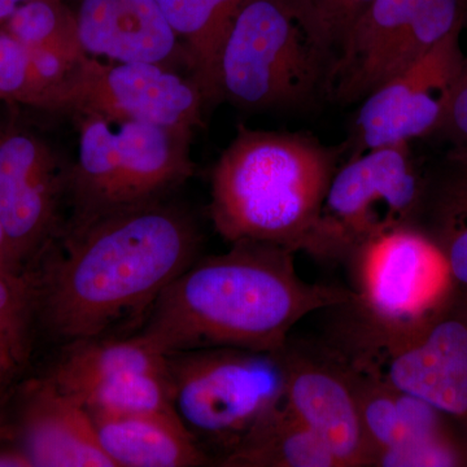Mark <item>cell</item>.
Wrapping results in <instances>:
<instances>
[{
	"label": "cell",
	"mask_w": 467,
	"mask_h": 467,
	"mask_svg": "<svg viewBox=\"0 0 467 467\" xmlns=\"http://www.w3.org/2000/svg\"><path fill=\"white\" fill-rule=\"evenodd\" d=\"M167 368V355L159 352L143 335L115 340L98 337L72 344L50 380L60 391L79 399L94 387L124 374Z\"/></svg>",
	"instance_id": "obj_21"
},
{
	"label": "cell",
	"mask_w": 467,
	"mask_h": 467,
	"mask_svg": "<svg viewBox=\"0 0 467 467\" xmlns=\"http://www.w3.org/2000/svg\"><path fill=\"white\" fill-rule=\"evenodd\" d=\"M26 285L12 272H0V358L3 364L23 352Z\"/></svg>",
	"instance_id": "obj_26"
},
{
	"label": "cell",
	"mask_w": 467,
	"mask_h": 467,
	"mask_svg": "<svg viewBox=\"0 0 467 467\" xmlns=\"http://www.w3.org/2000/svg\"><path fill=\"white\" fill-rule=\"evenodd\" d=\"M295 254L239 241L193 261L150 306L140 335L162 355L218 347L279 352L297 322L352 297L349 288L301 279Z\"/></svg>",
	"instance_id": "obj_1"
},
{
	"label": "cell",
	"mask_w": 467,
	"mask_h": 467,
	"mask_svg": "<svg viewBox=\"0 0 467 467\" xmlns=\"http://www.w3.org/2000/svg\"><path fill=\"white\" fill-rule=\"evenodd\" d=\"M462 291H463V292H465V295H466V296H467V290H462Z\"/></svg>",
	"instance_id": "obj_31"
},
{
	"label": "cell",
	"mask_w": 467,
	"mask_h": 467,
	"mask_svg": "<svg viewBox=\"0 0 467 467\" xmlns=\"http://www.w3.org/2000/svg\"><path fill=\"white\" fill-rule=\"evenodd\" d=\"M29 0H0V26L8 20V17L24 3Z\"/></svg>",
	"instance_id": "obj_29"
},
{
	"label": "cell",
	"mask_w": 467,
	"mask_h": 467,
	"mask_svg": "<svg viewBox=\"0 0 467 467\" xmlns=\"http://www.w3.org/2000/svg\"><path fill=\"white\" fill-rule=\"evenodd\" d=\"M304 16L330 52L331 61L344 33L371 0H297Z\"/></svg>",
	"instance_id": "obj_25"
},
{
	"label": "cell",
	"mask_w": 467,
	"mask_h": 467,
	"mask_svg": "<svg viewBox=\"0 0 467 467\" xmlns=\"http://www.w3.org/2000/svg\"><path fill=\"white\" fill-rule=\"evenodd\" d=\"M24 425V451L38 467H116L101 448L88 409L50 379L34 389Z\"/></svg>",
	"instance_id": "obj_16"
},
{
	"label": "cell",
	"mask_w": 467,
	"mask_h": 467,
	"mask_svg": "<svg viewBox=\"0 0 467 467\" xmlns=\"http://www.w3.org/2000/svg\"><path fill=\"white\" fill-rule=\"evenodd\" d=\"M199 245L192 217L162 199L70 223L63 256L46 279L51 330L70 344L86 342L150 309L198 260Z\"/></svg>",
	"instance_id": "obj_2"
},
{
	"label": "cell",
	"mask_w": 467,
	"mask_h": 467,
	"mask_svg": "<svg viewBox=\"0 0 467 467\" xmlns=\"http://www.w3.org/2000/svg\"><path fill=\"white\" fill-rule=\"evenodd\" d=\"M342 150L306 133L239 126L212 171L211 218L227 243L306 251Z\"/></svg>",
	"instance_id": "obj_3"
},
{
	"label": "cell",
	"mask_w": 467,
	"mask_h": 467,
	"mask_svg": "<svg viewBox=\"0 0 467 467\" xmlns=\"http://www.w3.org/2000/svg\"><path fill=\"white\" fill-rule=\"evenodd\" d=\"M0 27L27 48L57 52L75 61L86 55L76 12L64 0H29Z\"/></svg>",
	"instance_id": "obj_22"
},
{
	"label": "cell",
	"mask_w": 467,
	"mask_h": 467,
	"mask_svg": "<svg viewBox=\"0 0 467 467\" xmlns=\"http://www.w3.org/2000/svg\"><path fill=\"white\" fill-rule=\"evenodd\" d=\"M413 226L438 245L454 282L467 290V146H453L426 173Z\"/></svg>",
	"instance_id": "obj_18"
},
{
	"label": "cell",
	"mask_w": 467,
	"mask_h": 467,
	"mask_svg": "<svg viewBox=\"0 0 467 467\" xmlns=\"http://www.w3.org/2000/svg\"><path fill=\"white\" fill-rule=\"evenodd\" d=\"M16 263L7 235L0 223V272H12V266Z\"/></svg>",
	"instance_id": "obj_28"
},
{
	"label": "cell",
	"mask_w": 467,
	"mask_h": 467,
	"mask_svg": "<svg viewBox=\"0 0 467 467\" xmlns=\"http://www.w3.org/2000/svg\"><path fill=\"white\" fill-rule=\"evenodd\" d=\"M218 466L339 467L324 441L285 401L264 417Z\"/></svg>",
	"instance_id": "obj_20"
},
{
	"label": "cell",
	"mask_w": 467,
	"mask_h": 467,
	"mask_svg": "<svg viewBox=\"0 0 467 467\" xmlns=\"http://www.w3.org/2000/svg\"><path fill=\"white\" fill-rule=\"evenodd\" d=\"M186 52L192 79L205 104L223 98L220 57L243 0H156Z\"/></svg>",
	"instance_id": "obj_19"
},
{
	"label": "cell",
	"mask_w": 467,
	"mask_h": 467,
	"mask_svg": "<svg viewBox=\"0 0 467 467\" xmlns=\"http://www.w3.org/2000/svg\"><path fill=\"white\" fill-rule=\"evenodd\" d=\"M91 417L116 467L214 465L175 411Z\"/></svg>",
	"instance_id": "obj_17"
},
{
	"label": "cell",
	"mask_w": 467,
	"mask_h": 467,
	"mask_svg": "<svg viewBox=\"0 0 467 467\" xmlns=\"http://www.w3.org/2000/svg\"><path fill=\"white\" fill-rule=\"evenodd\" d=\"M349 303L326 342L348 349L392 339L434 316L461 290L438 245L407 225L371 239L347 260Z\"/></svg>",
	"instance_id": "obj_4"
},
{
	"label": "cell",
	"mask_w": 467,
	"mask_h": 467,
	"mask_svg": "<svg viewBox=\"0 0 467 467\" xmlns=\"http://www.w3.org/2000/svg\"><path fill=\"white\" fill-rule=\"evenodd\" d=\"M462 29L451 32L413 66L361 101L355 124V153L409 144L438 130L463 60Z\"/></svg>",
	"instance_id": "obj_13"
},
{
	"label": "cell",
	"mask_w": 467,
	"mask_h": 467,
	"mask_svg": "<svg viewBox=\"0 0 467 467\" xmlns=\"http://www.w3.org/2000/svg\"><path fill=\"white\" fill-rule=\"evenodd\" d=\"M423 186L408 144L353 153L335 171L306 254L347 263L371 239L413 225Z\"/></svg>",
	"instance_id": "obj_8"
},
{
	"label": "cell",
	"mask_w": 467,
	"mask_h": 467,
	"mask_svg": "<svg viewBox=\"0 0 467 467\" xmlns=\"http://www.w3.org/2000/svg\"><path fill=\"white\" fill-rule=\"evenodd\" d=\"M78 155L67 171L72 223L160 201L192 175V129L78 117Z\"/></svg>",
	"instance_id": "obj_6"
},
{
	"label": "cell",
	"mask_w": 467,
	"mask_h": 467,
	"mask_svg": "<svg viewBox=\"0 0 467 467\" xmlns=\"http://www.w3.org/2000/svg\"><path fill=\"white\" fill-rule=\"evenodd\" d=\"M447 137L453 146H467V55L453 85H451L444 115L435 133Z\"/></svg>",
	"instance_id": "obj_27"
},
{
	"label": "cell",
	"mask_w": 467,
	"mask_h": 467,
	"mask_svg": "<svg viewBox=\"0 0 467 467\" xmlns=\"http://www.w3.org/2000/svg\"><path fill=\"white\" fill-rule=\"evenodd\" d=\"M175 414L218 465L285 401L279 352L202 348L167 355Z\"/></svg>",
	"instance_id": "obj_7"
},
{
	"label": "cell",
	"mask_w": 467,
	"mask_h": 467,
	"mask_svg": "<svg viewBox=\"0 0 467 467\" xmlns=\"http://www.w3.org/2000/svg\"><path fill=\"white\" fill-rule=\"evenodd\" d=\"M204 97L192 78L147 63H103L86 54L52 97L50 112L91 116L110 124L140 121L192 129Z\"/></svg>",
	"instance_id": "obj_11"
},
{
	"label": "cell",
	"mask_w": 467,
	"mask_h": 467,
	"mask_svg": "<svg viewBox=\"0 0 467 467\" xmlns=\"http://www.w3.org/2000/svg\"><path fill=\"white\" fill-rule=\"evenodd\" d=\"M91 416L174 411L168 368L165 370L134 371L94 387L77 399Z\"/></svg>",
	"instance_id": "obj_23"
},
{
	"label": "cell",
	"mask_w": 467,
	"mask_h": 467,
	"mask_svg": "<svg viewBox=\"0 0 467 467\" xmlns=\"http://www.w3.org/2000/svg\"><path fill=\"white\" fill-rule=\"evenodd\" d=\"M330 66L297 0H243L221 50V94L243 109H299L326 94Z\"/></svg>",
	"instance_id": "obj_5"
},
{
	"label": "cell",
	"mask_w": 467,
	"mask_h": 467,
	"mask_svg": "<svg viewBox=\"0 0 467 467\" xmlns=\"http://www.w3.org/2000/svg\"><path fill=\"white\" fill-rule=\"evenodd\" d=\"M285 401L324 441L339 467H371L373 453L362 429L348 365L326 342L288 339L279 350Z\"/></svg>",
	"instance_id": "obj_12"
},
{
	"label": "cell",
	"mask_w": 467,
	"mask_h": 467,
	"mask_svg": "<svg viewBox=\"0 0 467 467\" xmlns=\"http://www.w3.org/2000/svg\"><path fill=\"white\" fill-rule=\"evenodd\" d=\"M79 41L88 55L169 67L186 52L156 0H79Z\"/></svg>",
	"instance_id": "obj_15"
},
{
	"label": "cell",
	"mask_w": 467,
	"mask_h": 467,
	"mask_svg": "<svg viewBox=\"0 0 467 467\" xmlns=\"http://www.w3.org/2000/svg\"><path fill=\"white\" fill-rule=\"evenodd\" d=\"M50 99L26 46L0 27V100L48 110Z\"/></svg>",
	"instance_id": "obj_24"
},
{
	"label": "cell",
	"mask_w": 467,
	"mask_h": 467,
	"mask_svg": "<svg viewBox=\"0 0 467 467\" xmlns=\"http://www.w3.org/2000/svg\"><path fill=\"white\" fill-rule=\"evenodd\" d=\"M466 21L467 0H371L335 50L326 95L364 100Z\"/></svg>",
	"instance_id": "obj_9"
},
{
	"label": "cell",
	"mask_w": 467,
	"mask_h": 467,
	"mask_svg": "<svg viewBox=\"0 0 467 467\" xmlns=\"http://www.w3.org/2000/svg\"><path fill=\"white\" fill-rule=\"evenodd\" d=\"M67 171L41 138L23 131L0 134V223L16 261L55 229Z\"/></svg>",
	"instance_id": "obj_14"
},
{
	"label": "cell",
	"mask_w": 467,
	"mask_h": 467,
	"mask_svg": "<svg viewBox=\"0 0 467 467\" xmlns=\"http://www.w3.org/2000/svg\"><path fill=\"white\" fill-rule=\"evenodd\" d=\"M335 350L350 368L429 402L459 423L467 436V296L462 288L408 333Z\"/></svg>",
	"instance_id": "obj_10"
},
{
	"label": "cell",
	"mask_w": 467,
	"mask_h": 467,
	"mask_svg": "<svg viewBox=\"0 0 467 467\" xmlns=\"http://www.w3.org/2000/svg\"><path fill=\"white\" fill-rule=\"evenodd\" d=\"M2 364H3L2 358H0V371H2Z\"/></svg>",
	"instance_id": "obj_30"
}]
</instances>
